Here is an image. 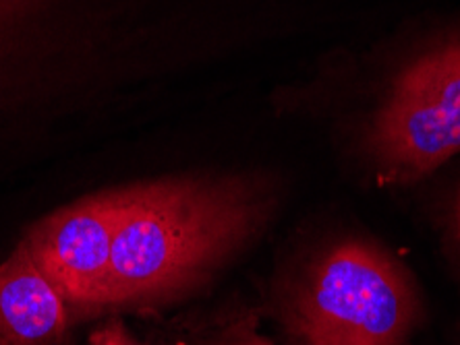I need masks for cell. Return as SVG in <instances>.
<instances>
[{
  "label": "cell",
  "mask_w": 460,
  "mask_h": 345,
  "mask_svg": "<svg viewBox=\"0 0 460 345\" xmlns=\"http://www.w3.org/2000/svg\"><path fill=\"white\" fill-rule=\"evenodd\" d=\"M268 211L245 178H162L127 186L106 313L147 310L206 283Z\"/></svg>",
  "instance_id": "obj_1"
},
{
  "label": "cell",
  "mask_w": 460,
  "mask_h": 345,
  "mask_svg": "<svg viewBox=\"0 0 460 345\" xmlns=\"http://www.w3.org/2000/svg\"><path fill=\"white\" fill-rule=\"evenodd\" d=\"M69 304L23 245L0 263V345H73Z\"/></svg>",
  "instance_id": "obj_5"
},
{
  "label": "cell",
  "mask_w": 460,
  "mask_h": 345,
  "mask_svg": "<svg viewBox=\"0 0 460 345\" xmlns=\"http://www.w3.org/2000/svg\"><path fill=\"white\" fill-rule=\"evenodd\" d=\"M90 345H146L125 327L120 319H112L104 323L102 327L92 331Z\"/></svg>",
  "instance_id": "obj_7"
},
{
  "label": "cell",
  "mask_w": 460,
  "mask_h": 345,
  "mask_svg": "<svg viewBox=\"0 0 460 345\" xmlns=\"http://www.w3.org/2000/svg\"><path fill=\"white\" fill-rule=\"evenodd\" d=\"M456 229H458V236H460V191H458V197H456Z\"/></svg>",
  "instance_id": "obj_8"
},
{
  "label": "cell",
  "mask_w": 460,
  "mask_h": 345,
  "mask_svg": "<svg viewBox=\"0 0 460 345\" xmlns=\"http://www.w3.org/2000/svg\"><path fill=\"white\" fill-rule=\"evenodd\" d=\"M365 147L385 182L407 185L460 153V39L404 66L377 106Z\"/></svg>",
  "instance_id": "obj_3"
},
{
  "label": "cell",
  "mask_w": 460,
  "mask_h": 345,
  "mask_svg": "<svg viewBox=\"0 0 460 345\" xmlns=\"http://www.w3.org/2000/svg\"><path fill=\"white\" fill-rule=\"evenodd\" d=\"M125 199L127 186L85 194L38 220L19 242L65 296L77 323L106 315Z\"/></svg>",
  "instance_id": "obj_4"
},
{
  "label": "cell",
  "mask_w": 460,
  "mask_h": 345,
  "mask_svg": "<svg viewBox=\"0 0 460 345\" xmlns=\"http://www.w3.org/2000/svg\"><path fill=\"white\" fill-rule=\"evenodd\" d=\"M204 345H274L257 327L252 316H241L226 323Z\"/></svg>",
  "instance_id": "obj_6"
},
{
  "label": "cell",
  "mask_w": 460,
  "mask_h": 345,
  "mask_svg": "<svg viewBox=\"0 0 460 345\" xmlns=\"http://www.w3.org/2000/svg\"><path fill=\"white\" fill-rule=\"evenodd\" d=\"M417 315L407 269L376 245L347 240L303 275L288 329L299 345H404Z\"/></svg>",
  "instance_id": "obj_2"
}]
</instances>
